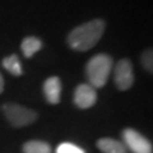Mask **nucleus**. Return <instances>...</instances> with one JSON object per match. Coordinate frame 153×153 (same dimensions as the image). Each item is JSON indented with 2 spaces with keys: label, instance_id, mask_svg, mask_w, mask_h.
<instances>
[{
  "label": "nucleus",
  "instance_id": "nucleus-8",
  "mask_svg": "<svg viewBox=\"0 0 153 153\" xmlns=\"http://www.w3.org/2000/svg\"><path fill=\"white\" fill-rule=\"evenodd\" d=\"M97 148L102 153H128L125 144L112 138H101L97 140Z\"/></svg>",
  "mask_w": 153,
  "mask_h": 153
},
{
  "label": "nucleus",
  "instance_id": "nucleus-11",
  "mask_svg": "<svg viewBox=\"0 0 153 153\" xmlns=\"http://www.w3.org/2000/svg\"><path fill=\"white\" fill-rule=\"evenodd\" d=\"M23 153H51V146L44 140H28L22 147Z\"/></svg>",
  "mask_w": 153,
  "mask_h": 153
},
{
  "label": "nucleus",
  "instance_id": "nucleus-5",
  "mask_svg": "<svg viewBox=\"0 0 153 153\" xmlns=\"http://www.w3.org/2000/svg\"><path fill=\"white\" fill-rule=\"evenodd\" d=\"M114 82L120 91H128L134 84V68L129 59L119 60L114 68Z\"/></svg>",
  "mask_w": 153,
  "mask_h": 153
},
{
  "label": "nucleus",
  "instance_id": "nucleus-10",
  "mask_svg": "<svg viewBox=\"0 0 153 153\" xmlns=\"http://www.w3.org/2000/svg\"><path fill=\"white\" fill-rule=\"evenodd\" d=\"M3 68L5 69L8 73H10L14 76H19L23 74V69H22V64L19 61V57L16 54H12L9 56H5L1 61Z\"/></svg>",
  "mask_w": 153,
  "mask_h": 153
},
{
  "label": "nucleus",
  "instance_id": "nucleus-3",
  "mask_svg": "<svg viewBox=\"0 0 153 153\" xmlns=\"http://www.w3.org/2000/svg\"><path fill=\"white\" fill-rule=\"evenodd\" d=\"M1 110L5 119L9 121V124L16 128L31 125L38 117V115L35 110L25 107L22 105H17V103H5L3 105Z\"/></svg>",
  "mask_w": 153,
  "mask_h": 153
},
{
  "label": "nucleus",
  "instance_id": "nucleus-9",
  "mask_svg": "<svg viewBox=\"0 0 153 153\" xmlns=\"http://www.w3.org/2000/svg\"><path fill=\"white\" fill-rule=\"evenodd\" d=\"M42 46H44V44H42L41 38L36 36H28L23 38L21 44V50L26 57H32L36 52L42 49Z\"/></svg>",
  "mask_w": 153,
  "mask_h": 153
},
{
  "label": "nucleus",
  "instance_id": "nucleus-14",
  "mask_svg": "<svg viewBox=\"0 0 153 153\" xmlns=\"http://www.w3.org/2000/svg\"><path fill=\"white\" fill-rule=\"evenodd\" d=\"M4 78H3V75H1V73H0V94L3 93V91H4Z\"/></svg>",
  "mask_w": 153,
  "mask_h": 153
},
{
  "label": "nucleus",
  "instance_id": "nucleus-2",
  "mask_svg": "<svg viewBox=\"0 0 153 153\" xmlns=\"http://www.w3.org/2000/svg\"><path fill=\"white\" fill-rule=\"evenodd\" d=\"M114 68V59L107 54H97L92 56L85 65V75L94 88H101L106 84L108 75Z\"/></svg>",
  "mask_w": 153,
  "mask_h": 153
},
{
  "label": "nucleus",
  "instance_id": "nucleus-6",
  "mask_svg": "<svg viewBox=\"0 0 153 153\" xmlns=\"http://www.w3.org/2000/svg\"><path fill=\"white\" fill-rule=\"evenodd\" d=\"M73 101L76 107L82 110L89 108L97 102V91L91 84H79L74 91Z\"/></svg>",
  "mask_w": 153,
  "mask_h": 153
},
{
  "label": "nucleus",
  "instance_id": "nucleus-4",
  "mask_svg": "<svg viewBox=\"0 0 153 153\" xmlns=\"http://www.w3.org/2000/svg\"><path fill=\"white\" fill-rule=\"evenodd\" d=\"M123 143L125 144L126 149L131 153H152L153 147L152 143L143 137L135 129L126 128L123 130Z\"/></svg>",
  "mask_w": 153,
  "mask_h": 153
},
{
  "label": "nucleus",
  "instance_id": "nucleus-12",
  "mask_svg": "<svg viewBox=\"0 0 153 153\" xmlns=\"http://www.w3.org/2000/svg\"><path fill=\"white\" fill-rule=\"evenodd\" d=\"M140 61L142 65L148 73H152L153 71V51L152 49H146L143 51V54L140 56Z\"/></svg>",
  "mask_w": 153,
  "mask_h": 153
},
{
  "label": "nucleus",
  "instance_id": "nucleus-13",
  "mask_svg": "<svg viewBox=\"0 0 153 153\" xmlns=\"http://www.w3.org/2000/svg\"><path fill=\"white\" fill-rule=\"evenodd\" d=\"M56 153H85V152L80 147L73 144V143L64 142V143H61V144L57 146Z\"/></svg>",
  "mask_w": 153,
  "mask_h": 153
},
{
  "label": "nucleus",
  "instance_id": "nucleus-7",
  "mask_svg": "<svg viewBox=\"0 0 153 153\" xmlns=\"http://www.w3.org/2000/svg\"><path fill=\"white\" fill-rule=\"evenodd\" d=\"M44 94L46 101L51 105H57L61 96V82L59 76H50L44 82Z\"/></svg>",
  "mask_w": 153,
  "mask_h": 153
},
{
  "label": "nucleus",
  "instance_id": "nucleus-1",
  "mask_svg": "<svg viewBox=\"0 0 153 153\" xmlns=\"http://www.w3.org/2000/svg\"><path fill=\"white\" fill-rule=\"evenodd\" d=\"M105 30L106 22L102 18H96L74 27L66 37V42L71 50L85 52L98 44Z\"/></svg>",
  "mask_w": 153,
  "mask_h": 153
}]
</instances>
